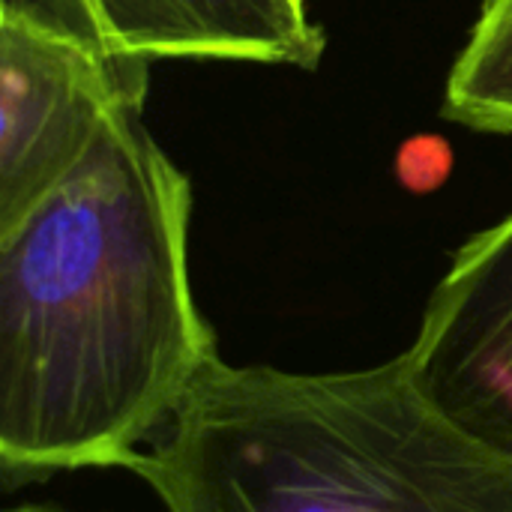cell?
I'll return each instance as SVG.
<instances>
[{
	"label": "cell",
	"mask_w": 512,
	"mask_h": 512,
	"mask_svg": "<svg viewBox=\"0 0 512 512\" xmlns=\"http://www.w3.org/2000/svg\"><path fill=\"white\" fill-rule=\"evenodd\" d=\"M147 84L150 60L111 54L39 0H3L0 231L87 156L117 105L144 102Z\"/></svg>",
	"instance_id": "obj_3"
},
{
	"label": "cell",
	"mask_w": 512,
	"mask_h": 512,
	"mask_svg": "<svg viewBox=\"0 0 512 512\" xmlns=\"http://www.w3.org/2000/svg\"><path fill=\"white\" fill-rule=\"evenodd\" d=\"M117 105L87 156L0 231V471H129L219 357L189 270L192 183Z\"/></svg>",
	"instance_id": "obj_1"
},
{
	"label": "cell",
	"mask_w": 512,
	"mask_h": 512,
	"mask_svg": "<svg viewBox=\"0 0 512 512\" xmlns=\"http://www.w3.org/2000/svg\"><path fill=\"white\" fill-rule=\"evenodd\" d=\"M42 6H48L57 18H63L66 24H72L75 30L93 36L99 45H105L102 39V24H99V15H96V6L93 0H39Z\"/></svg>",
	"instance_id": "obj_7"
},
{
	"label": "cell",
	"mask_w": 512,
	"mask_h": 512,
	"mask_svg": "<svg viewBox=\"0 0 512 512\" xmlns=\"http://www.w3.org/2000/svg\"><path fill=\"white\" fill-rule=\"evenodd\" d=\"M408 351L462 423L512 453V213L456 249Z\"/></svg>",
	"instance_id": "obj_4"
},
{
	"label": "cell",
	"mask_w": 512,
	"mask_h": 512,
	"mask_svg": "<svg viewBox=\"0 0 512 512\" xmlns=\"http://www.w3.org/2000/svg\"><path fill=\"white\" fill-rule=\"evenodd\" d=\"M441 111L471 132L512 135V0H483L447 75Z\"/></svg>",
	"instance_id": "obj_6"
},
{
	"label": "cell",
	"mask_w": 512,
	"mask_h": 512,
	"mask_svg": "<svg viewBox=\"0 0 512 512\" xmlns=\"http://www.w3.org/2000/svg\"><path fill=\"white\" fill-rule=\"evenodd\" d=\"M165 512H512V453L462 423L405 348L345 372H201L129 468Z\"/></svg>",
	"instance_id": "obj_2"
},
{
	"label": "cell",
	"mask_w": 512,
	"mask_h": 512,
	"mask_svg": "<svg viewBox=\"0 0 512 512\" xmlns=\"http://www.w3.org/2000/svg\"><path fill=\"white\" fill-rule=\"evenodd\" d=\"M111 54L318 69L327 36L306 0H93Z\"/></svg>",
	"instance_id": "obj_5"
},
{
	"label": "cell",
	"mask_w": 512,
	"mask_h": 512,
	"mask_svg": "<svg viewBox=\"0 0 512 512\" xmlns=\"http://www.w3.org/2000/svg\"><path fill=\"white\" fill-rule=\"evenodd\" d=\"M3 512H69V510L51 507V504H33V501H27V504H18V507H6Z\"/></svg>",
	"instance_id": "obj_8"
}]
</instances>
